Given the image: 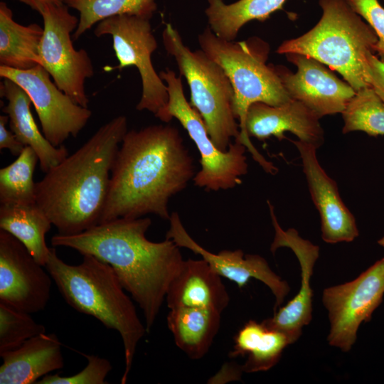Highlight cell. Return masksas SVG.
<instances>
[{"mask_svg":"<svg viewBox=\"0 0 384 384\" xmlns=\"http://www.w3.org/2000/svg\"><path fill=\"white\" fill-rule=\"evenodd\" d=\"M195 175L193 157L175 127L154 124L127 131L111 171L100 224L148 214L169 220L170 198Z\"/></svg>","mask_w":384,"mask_h":384,"instance_id":"cell-1","label":"cell"},{"mask_svg":"<svg viewBox=\"0 0 384 384\" xmlns=\"http://www.w3.org/2000/svg\"><path fill=\"white\" fill-rule=\"evenodd\" d=\"M149 217L118 218L78 234H55L53 247H66L109 264L122 287L142 310L150 332L166 299L169 285L184 260L172 240L152 242L146 237Z\"/></svg>","mask_w":384,"mask_h":384,"instance_id":"cell-2","label":"cell"},{"mask_svg":"<svg viewBox=\"0 0 384 384\" xmlns=\"http://www.w3.org/2000/svg\"><path fill=\"white\" fill-rule=\"evenodd\" d=\"M127 131L124 115L112 118L36 182V204L58 234H78L100 224L111 171Z\"/></svg>","mask_w":384,"mask_h":384,"instance_id":"cell-3","label":"cell"},{"mask_svg":"<svg viewBox=\"0 0 384 384\" xmlns=\"http://www.w3.org/2000/svg\"><path fill=\"white\" fill-rule=\"evenodd\" d=\"M45 268L70 306L119 334L125 357L121 383L124 384L138 343L147 331L113 268L88 254L82 255L80 264L69 265L58 256L53 247L50 248Z\"/></svg>","mask_w":384,"mask_h":384,"instance_id":"cell-4","label":"cell"},{"mask_svg":"<svg viewBox=\"0 0 384 384\" xmlns=\"http://www.w3.org/2000/svg\"><path fill=\"white\" fill-rule=\"evenodd\" d=\"M198 41L201 50L223 68L232 84L233 111L240 132L235 141L242 144L267 173L274 174L277 168L255 148L245 129L247 111L253 103L278 106L291 100L274 65L267 64L269 44L257 36L226 41L218 37L209 26L199 34Z\"/></svg>","mask_w":384,"mask_h":384,"instance_id":"cell-5","label":"cell"},{"mask_svg":"<svg viewBox=\"0 0 384 384\" xmlns=\"http://www.w3.org/2000/svg\"><path fill=\"white\" fill-rule=\"evenodd\" d=\"M322 15L308 32L284 41L279 54L299 53L338 72L357 92L370 87L367 57L375 53L378 36L346 0H319Z\"/></svg>","mask_w":384,"mask_h":384,"instance_id":"cell-6","label":"cell"},{"mask_svg":"<svg viewBox=\"0 0 384 384\" xmlns=\"http://www.w3.org/2000/svg\"><path fill=\"white\" fill-rule=\"evenodd\" d=\"M162 41L167 53L175 59L181 76L191 92L190 105L200 114L215 146L227 151L232 138L240 137V127L233 111V88L223 68L202 50L186 46L178 31L166 23Z\"/></svg>","mask_w":384,"mask_h":384,"instance_id":"cell-7","label":"cell"},{"mask_svg":"<svg viewBox=\"0 0 384 384\" xmlns=\"http://www.w3.org/2000/svg\"><path fill=\"white\" fill-rule=\"evenodd\" d=\"M169 93L166 107L156 117L164 122L176 118L187 131L201 156V170L193 181L194 185L206 191H218L233 188L242 183L247 173V148L235 141L227 151L218 149L208 134L200 114L190 105L184 95L181 77L166 68L159 72Z\"/></svg>","mask_w":384,"mask_h":384,"instance_id":"cell-8","label":"cell"},{"mask_svg":"<svg viewBox=\"0 0 384 384\" xmlns=\"http://www.w3.org/2000/svg\"><path fill=\"white\" fill-rule=\"evenodd\" d=\"M39 14L43 21L39 65L60 90L77 104L88 107L85 83L95 71L87 52L76 50L73 44L71 33L77 28L79 18L70 13L64 3L46 5Z\"/></svg>","mask_w":384,"mask_h":384,"instance_id":"cell-9","label":"cell"},{"mask_svg":"<svg viewBox=\"0 0 384 384\" xmlns=\"http://www.w3.org/2000/svg\"><path fill=\"white\" fill-rule=\"evenodd\" d=\"M94 34L96 37H112L119 70L129 66L137 68L142 93L136 109L147 110L156 117L167 105L169 93L152 64L151 55L158 43L150 19L127 14L111 16L97 23Z\"/></svg>","mask_w":384,"mask_h":384,"instance_id":"cell-10","label":"cell"},{"mask_svg":"<svg viewBox=\"0 0 384 384\" xmlns=\"http://www.w3.org/2000/svg\"><path fill=\"white\" fill-rule=\"evenodd\" d=\"M384 295V257L358 277L325 288L322 303L328 311L331 346L348 352L357 339L359 326L369 321Z\"/></svg>","mask_w":384,"mask_h":384,"instance_id":"cell-11","label":"cell"},{"mask_svg":"<svg viewBox=\"0 0 384 384\" xmlns=\"http://www.w3.org/2000/svg\"><path fill=\"white\" fill-rule=\"evenodd\" d=\"M0 76L15 82L27 92L43 135L56 147L70 136L76 137L92 116L88 107L77 104L60 90L41 65L28 70L0 66Z\"/></svg>","mask_w":384,"mask_h":384,"instance_id":"cell-12","label":"cell"},{"mask_svg":"<svg viewBox=\"0 0 384 384\" xmlns=\"http://www.w3.org/2000/svg\"><path fill=\"white\" fill-rule=\"evenodd\" d=\"M14 236L0 230V302L33 314L47 306L52 277Z\"/></svg>","mask_w":384,"mask_h":384,"instance_id":"cell-13","label":"cell"},{"mask_svg":"<svg viewBox=\"0 0 384 384\" xmlns=\"http://www.w3.org/2000/svg\"><path fill=\"white\" fill-rule=\"evenodd\" d=\"M285 55L297 66V72L282 65L274 68L290 98L301 102L320 119L342 113L356 94L353 88L313 58L299 53Z\"/></svg>","mask_w":384,"mask_h":384,"instance_id":"cell-14","label":"cell"},{"mask_svg":"<svg viewBox=\"0 0 384 384\" xmlns=\"http://www.w3.org/2000/svg\"><path fill=\"white\" fill-rule=\"evenodd\" d=\"M169 220L166 238L172 240L180 247L199 255L218 274L233 282L240 289L246 286L251 279L262 282L274 296V311L281 306L290 292V287L272 270L264 257L259 255H245L241 250H223L217 254L213 253L188 234L177 212H172Z\"/></svg>","mask_w":384,"mask_h":384,"instance_id":"cell-15","label":"cell"},{"mask_svg":"<svg viewBox=\"0 0 384 384\" xmlns=\"http://www.w3.org/2000/svg\"><path fill=\"white\" fill-rule=\"evenodd\" d=\"M274 237L270 251L274 254L280 247H289L295 254L301 268V287L298 293L285 305L279 306L274 315L262 321L267 327L282 331L296 342L302 335L304 326L312 319L313 289L311 277L319 257V247L299 236L294 228L283 230L274 214V207L267 201Z\"/></svg>","mask_w":384,"mask_h":384,"instance_id":"cell-16","label":"cell"},{"mask_svg":"<svg viewBox=\"0 0 384 384\" xmlns=\"http://www.w3.org/2000/svg\"><path fill=\"white\" fill-rule=\"evenodd\" d=\"M299 154L311 199L321 218L322 240L329 244L350 242L359 235L356 219L340 196L336 181L321 167L317 148L292 141Z\"/></svg>","mask_w":384,"mask_h":384,"instance_id":"cell-17","label":"cell"},{"mask_svg":"<svg viewBox=\"0 0 384 384\" xmlns=\"http://www.w3.org/2000/svg\"><path fill=\"white\" fill-rule=\"evenodd\" d=\"M320 118L301 102L289 101L272 106L255 102L248 109L245 129L248 136L265 140L274 137L282 141L284 134L289 132L299 141L319 149L324 142V132Z\"/></svg>","mask_w":384,"mask_h":384,"instance_id":"cell-18","label":"cell"},{"mask_svg":"<svg viewBox=\"0 0 384 384\" xmlns=\"http://www.w3.org/2000/svg\"><path fill=\"white\" fill-rule=\"evenodd\" d=\"M166 301L169 309L201 308L222 314L230 297L221 277L205 260L188 259L170 282Z\"/></svg>","mask_w":384,"mask_h":384,"instance_id":"cell-19","label":"cell"},{"mask_svg":"<svg viewBox=\"0 0 384 384\" xmlns=\"http://www.w3.org/2000/svg\"><path fill=\"white\" fill-rule=\"evenodd\" d=\"M1 384L37 383L50 373L62 369V344L55 334H41L18 348L0 354Z\"/></svg>","mask_w":384,"mask_h":384,"instance_id":"cell-20","label":"cell"},{"mask_svg":"<svg viewBox=\"0 0 384 384\" xmlns=\"http://www.w3.org/2000/svg\"><path fill=\"white\" fill-rule=\"evenodd\" d=\"M0 85L1 97L7 103L2 112L9 119L10 129L25 146L37 154L41 171L46 173L63 161L69 154L64 146H53L38 129L31 112V100L27 92L11 80L3 78Z\"/></svg>","mask_w":384,"mask_h":384,"instance_id":"cell-21","label":"cell"},{"mask_svg":"<svg viewBox=\"0 0 384 384\" xmlns=\"http://www.w3.org/2000/svg\"><path fill=\"white\" fill-rule=\"evenodd\" d=\"M294 342L286 334L270 329L262 321L250 320L237 332L230 358L247 356L244 373L267 371L280 360L285 348Z\"/></svg>","mask_w":384,"mask_h":384,"instance_id":"cell-22","label":"cell"},{"mask_svg":"<svg viewBox=\"0 0 384 384\" xmlns=\"http://www.w3.org/2000/svg\"><path fill=\"white\" fill-rule=\"evenodd\" d=\"M221 313L208 309H170L167 326L175 344L189 358L198 360L208 352L217 335Z\"/></svg>","mask_w":384,"mask_h":384,"instance_id":"cell-23","label":"cell"},{"mask_svg":"<svg viewBox=\"0 0 384 384\" xmlns=\"http://www.w3.org/2000/svg\"><path fill=\"white\" fill-rule=\"evenodd\" d=\"M43 27L15 21L11 9L0 3V66L28 70L39 65Z\"/></svg>","mask_w":384,"mask_h":384,"instance_id":"cell-24","label":"cell"},{"mask_svg":"<svg viewBox=\"0 0 384 384\" xmlns=\"http://www.w3.org/2000/svg\"><path fill=\"white\" fill-rule=\"evenodd\" d=\"M52 223L36 204H0V230L17 238L36 260L46 266L50 248L46 235Z\"/></svg>","mask_w":384,"mask_h":384,"instance_id":"cell-25","label":"cell"},{"mask_svg":"<svg viewBox=\"0 0 384 384\" xmlns=\"http://www.w3.org/2000/svg\"><path fill=\"white\" fill-rule=\"evenodd\" d=\"M287 0H239L226 4L223 0H208L206 9L209 26L219 38L234 41L247 23L264 21L270 15L282 10Z\"/></svg>","mask_w":384,"mask_h":384,"instance_id":"cell-26","label":"cell"},{"mask_svg":"<svg viewBox=\"0 0 384 384\" xmlns=\"http://www.w3.org/2000/svg\"><path fill=\"white\" fill-rule=\"evenodd\" d=\"M80 14L79 23L73 32L78 39L95 24L117 15H132L151 19L157 9L155 0H63Z\"/></svg>","mask_w":384,"mask_h":384,"instance_id":"cell-27","label":"cell"},{"mask_svg":"<svg viewBox=\"0 0 384 384\" xmlns=\"http://www.w3.org/2000/svg\"><path fill=\"white\" fill-rule=\"evenodd\" d=\"M38 162L34 150L26 146L14 161L0 169V204L36 203L33 173Z\"/></svg>","mask_w":384,"mask_h":384,"instance_id":"cell-28","label":"cell"},{"mask_svg":"<svg viewBox=\"0 0 384 384\" xmlns=\"http://www.w3.org/2000/svg\"><path fill=\"white\" fill-rule=\"evenodd\" d=\"M341 114L343 134L361 131L373 137L384 135V102L371 87L356 92Z\"/></svg>","mask_w":384,"mask_h":384,"instance_id":"cell-29","label":"cell"},{"mask_svg":"<svg viewBox=\"0 0 384 384\" xmlns=\"http://www.w3.org/2000/svg\"><path fill=\"white\" fill-rule=\"evenodd\" d=\"M46 333L31 314L0 302V354L18 348L26 341Z\"/></svg>","mask_w":384,"mask_h":384,"instance_id":"cell-30","label":"cell"},{"mask_svg":"<svg viewBox=\"0 0 384 384\" xmlns=\"http://www.w3.org/2000/svg\"><path fill=\"white\" fill-rule=\"evenodd\" d=\"M87 358V366L79 373L69 376L48 374L38 384H105L106 378L112 370L109 360L95 355L82 353Z\"/></svg>","mask_w":384,"mask_h":384,"instance_id":"cell-31","label":"cell"},{"mask_svg":"<svg viewBox=\"0 0 384 384\" xmlns=\"http://www.w3.org/2000/svg\"><path fill=\"white\" fill-rule=\"evenodd\" d=\"M352 9L374 30L378 41L375 53L384 63V8L378 0H346Z\"/></svg>","mask_w":384,"mask_h":384,"instance_id":"cell-32","label":"cell"},{"mask_svg":"<svg viewBox=\"0 0 384 384\" xmlns=\"http://www.w3.org/2000/svg\"><path fill=\"white\" fill-rule=\"evenodd\" d=\"M367 59L370 85L384 102V63L374 53L369 54Z\"/></svg>","mask_w":384,"mask_h":384,"instance_id":"cell-33","label":"cell"},{"mask_svg":"<svg viewBox=\"0 0 384 384\" xmlns=\"http://www.w3.org/2000/svg\"><path fill=\"white\" fill-rule=\"evenodd\" d=\"M9 121L6 114L0 116V149H8L12 155L18 156L26 146L17 139L11 129L6 128V124Z\"/></svg>","mask_w":384,"mask_h":384,"instance_id":"cell-34","label":"cell"},{"mask_svg":"<svg viewBox=\"0 0 384 384\" xmlns=\"http://www.w3.org/2000/svg\"><path fill=\"white\" fill-rule=\"evenodd\" d=\"M24 4L28 6L32 9L38 11H41L43 7L48 4H58L63 3V0H18Z\"/></svg>","mask_w":384,"mask_h":384,"instance_id":"cell-35","label":"cell"},{"mask_svg":"<svg viewBox=\"0 0 384 384\" xmlns=\"http://www.w3.org/2000/svg\"><path fill=\"white\" fill-rule=\"evenodd\" d=\"M378 243L380 246L384 248V236L378 240Z\"/></svg>","mask_w":384,"mask_h":384,"instance_id":"cell-36","label":"cell"}]
</instances>
